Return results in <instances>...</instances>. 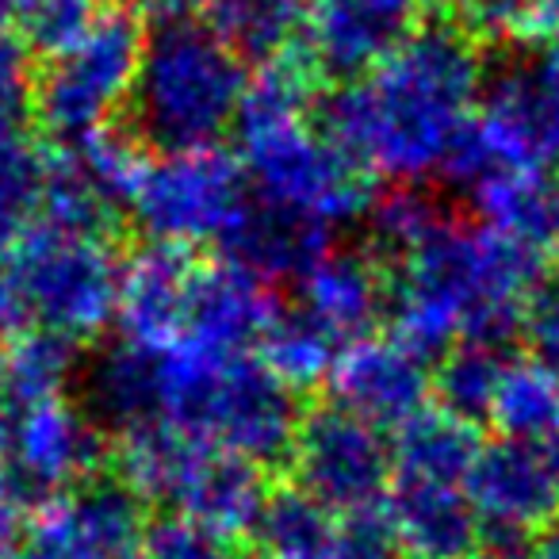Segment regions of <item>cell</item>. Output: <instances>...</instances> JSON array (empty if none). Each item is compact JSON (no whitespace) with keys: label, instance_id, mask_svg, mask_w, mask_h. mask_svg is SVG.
I'll return each mask as SVG.
<instances>
[{"label":"cell","instance_id":"e0dca14e","mask_svg":"<svg viewBox=\"0 0 559 559\" xmlns=\"http://www.w3.org/2000/svg\"><path fill=\"white\" fill-rule=\"evenodd\" d=\"M195 269H200L195 249L169 246V241H142L131 253H123L116 307L119 334L154 349H173L185 322Z\"/></svg>","mask_w":559,"mask_h":559},{"label":"cell","instance_id":"4dcf8cb0","mask_svg":"<svg viewBox=\"0 0 559 559\" xmlns=\"http://www.w3.org/2000/svg\"><path fill=\"white\" fill-rule=\"evenodd\" d=\"M81 349L85 345L62 334H24L16 342H4V365H9L12 388H16L24 411L35 403L62 399L66 383L81 368Z\"/></svg>","mask_w":559,"mask_h":559},{"label":"cell","instance_id":"cb8c5ba5","mask_svg":"<svg viewBox=\"0 0 559 559\" xmlns=\"http://www.w3.org/2000/svg\"><path fill=\"white\" fill-rule=\"evenodd\" d=\"M391 452H395V479L467 487L475 460L483 452V429L429 403L411 421L391 429Z\"/></svg>","mask_w":559,"mask_h":559},{"label":"cell","instance_id":"f546056e","mask_svg":"<svg viewBox=\"0 0 559 559\" xmlns=\"http://www.w3.org/2000/svg\"><path fill=\"white\" fill-rule=\"evenodd\" d=\"M43 185H47V154L32 134L0 139V257L9 253L27 226L39 223Z\"/></svg>","mask_w":559,"mask_h":559},{"label":"cell","instance_id":"ee69618b","mask_svg":"<svg viewBox=\"0 0 559 559\" xmlns=\"http://www.w3.org/2000/svg\"><path fill=\"white\" fill-rule=\"evenodd\" d=\"M403 559H406V556H403Z\"/></svg>","mask_w":559,"mask_h":559},{"label":"cell","instance_id":"7a4b0ae2","mask_svg":"<svg viewBox=\"0 0 559 559\" xmlns=\"http://www.w3.org/2000/svg\"><path fill=\"white\" fill-rule=\"evenodd\" d=\"M246 85L249 62L203 20L150 27L123 123L154 154L223 146Z\"/></svg>","mask_w":559,"mask_h":559},{"label":"cell","instance_id":"9a60e30c","mask_svg":"<svg viewBox=\"0 0 559 559\" xmlns=\"http://www.w3.org/2000/svg\"><path fill=\"white\" fill-rule=\"evenodd\" d=\"M334 230L337 226L322 223V218L299 215V211L276 207V203L253 195L246 211L215 241V257L253 276L264 288L292 292L307 276V269L330 246H337Z\"/></svg>","mask_w":559,"mask_h":559},{"label":"cell","instance_id":"7402d4cb","mask_svg":"<svg viewBox=\"0 0 559 559\" xmlns=\"http://www.w3.org/2000/svg\"><path fill=\"white\" fill-rule=\"evenodd\" d=\"M345 349H349V342L292 292H284V299H276L269 322H264L261 342H257V357L280 380L292 383L299 395L326 388L330 372H334Z\"/></svg>","mask_w":559,"mask_h":559},{"label":"cell","instance_id":"52a82bcc","mask_svg":"<svg viewBox=\"0 0 559 559\" xmlns=\"http://www.w3.org/2000/svg\"><path fill=\"white\" fill-rule=\"evenodd\" d=\"M253 200L238 150H188L146 162L131 203V226L146 241L169 246H215L223 230Z\"/></svg>","mask_w":559,"mask_h":559},{"label":"cell","instance_id":"1f68e13d","mask_svg":"<svg viewBox=\"0 0 559 559\" xmlns=\"http://www.w3.org/2000/svg\"><path fill=\"white\" fill-rule=\"evenodd\" d=\"M139 559H261L257 548L241 536L218 533L180 513H162L150 521L142 536Z\"/></svg>","mask_w":559,"mask_h":559},{"label":"cell","instance_id":"7c38bea8","mask_svg":"<svg viewBox=\"0 0 559 559\" xmlns=\"http://www.w3.org/2000/svg\"><path fill=\"white\" fill-rule=\"evenodd\" d=\"M475 116L510 165L559 169V43H518L483 66Z\"/></svg>","mask_w":559,"mask_h":559},{"label":"cell","instance_id":"3957f363","mask_svg":"<svg viewBox=\"0 0 559 559\" xmlns=\"http://www.w3.org/2000/svg\"><path fill=\"white\" fill-rule=\"evenodd\" d=\"M123 253L119 238L32 223L0 257V342L62 334L88 345L116 322Z\"/></svg>","mask_w":559,"mask_h":559},{"label":"cell","instance_id":"ac0fdd59","mask_svg":"<svg viewBox=\"0 0 559 559\" xmlns=\"http://www.w3.org/2000/svg\"><path fill=\"white\" fill-rule=\"evenodd\" d=\"M81 406L104 433H131L165 418V383H169V349L131 342L104 345L81 368Z\"/></svg>","mask_w":559,"mask_h":559},{"label":"cell","instance_id":"f1b7e54d","mask_svg":"<svg viewBox=\"0 0 559 559\" xmlns=\"http://www.w3.org/2000/svg\"><path fill=\"white\" fill-rule=\"evenodd\" d=\"M490 426L502 437L551 441L559 437V372L533 357H518L498 391Z\"/></svg>","mask_w":559,"mask_h":559},{"label":"cell","instance_id":"60d3db41","mask_svg":"<svg viewBox=\"0 0 559 559\" xmlns=\"http://www.w3.org/2000/svg\"><path fill=\"white\" fill-rule=\"evenodd\" d=\"M0 559H43V556L27 544V536H16V540H0Z\"/></svg>","mask_w":559,"mask_h":559},{"label":"cell","instance_id":"484cf974","mask_svg":"<svg viewBox=\"0 0 559 559\" xmlns=\"http://www.w3.org/2000/svg\"><path fill=\"white\" fill-rule=\"evenodd\" d=\"M518 357V345L460 337L433 365V403L483 429L495 414L498 391H502Z\"/></svg>","mask_w":559,"mask_h":559},{"label":"cell","instance_id":"ab89813d","mask_svg":"<svg viewBox=\"0 0 559 559\" xmlns=\"http://www.w3.org/2000/svg\"><path fill=\"white\" fill-rule=\"evenodd\" d=\"M525 559H559V521H551L548 528H540L533 540V548H528Z\"/></svg>","mask_w":559,"mask_h":559},{"label":"cell","instance_id":"d590c367","mask_svg":"<svg viewBox=\"0 0 559 559\" xmlns=\"http://www.w3.org/2000/svg\"><path fill=\"white\" fill-rule=\"evenodd\" d=\"M326 559H403L388 510L376 506V510L337 518L334 536L326 544Z\"/></svg>","mask_w":559,"mask_h":559},{"label":"cell","instance_id":"2e32d148","mask_svg":"<svg viewBox=\"0 0 559 559\" xmlns=\"http://www.w3.org/2000/svg\"><path fill=\"white\" fill-rule=\"evenodd\" d=\"M276 296L272 288L257 284L253 276L238 272L234 264L200 261L188 292L185 322L173 349L195 353V357H246L257 353Z\"/></svg>","mask_w":559,"mask_h":559},{"label":"cell","instance_id":"4316f807","mask_svg":"<svg viewBox=\"0 0 559 559\" xmlns=\"http://www.w3.org/2000/svg\"><path fill=\"white\" fill-rule=\"evenodd\" d=\"M307 0H203V24L223 35L249 66L296 47L304 35Z\"/></svg>","mask_w":559,"mask_h":559},{"label":"cell","instance_id":"277c9868","mask_svg":"<svg viewBox=\"0 0 559 559\" xmlns=\"http://www.w3.org/2000/svg\"><path fill=\"white\" fill-rule=\"evenodd\" d=\"M304 399L257 353L246 357H195L169 349L165 418L188 437L218 452L253 460L264 472L288 467Z\"/></svg>","mask_w":559,"mask_h":559},{"label":"cell","instance_id":"8992f818","mask_svg":"<svg viewBox=\"0 0 559 559\" xmlns=\"http://www.w3.org/2000/svg\"><path fill=\"white\" fill-rule=\"evenodd\" d=\"M111 467L108 433L66 399L35 403L0 429V525L27 528L35 513Z\"/></svg>","mask_w":559,"mask_h":559},{"label":"cell","instance_id":"8fae6325","mask_svg":"<svg viewBox=\"0 0 559 559\" xmlns=\"http://www.w3.org/2000/svg\"><path fill=\"white\" fill-rule=\"evenodd\" d=\"M467 495L479 513V551L525 559L536 533L559 521V475L548 441H521L502 433L483 441Z\"/></svg>","mask_w":559,"mask_h":559},{"label":"cell","instance_id":"603a6c76","mask_svg":"<svg viewBox=\"0 0 559 559\" xmlns=\"http://www.w3.org/2000/svg\"><path fill=\"white\" fill-rule=\"evenodd\" d=\"M487 226L506 238L551 257L559 253V169L506 165L490 185L472 195Z\"/></svg>","mask_w":559,"mask_h":559},{"label":"cell","instance_id":"5bb4252c","mask_svg":"<svg viewBox=\"0 0 559 559\" xmlns=\"http://www.w3.org/2000/svg\"><path fill=\"white\" fill-rule=\"evenodd\" d=\"M326 399L380 429H399L433 403V360L395 334H372L342 353Z\"/></svg>","mask_w":559,"mask_h":559},{"label":"cell","instance_id":"9c48e42d","mask_svg":"<svg viewBox=\"0 0 559 559\" xmlns=\"http://www.w3.org/2000/svg\"><path fill=\"white\" fill-rule=\"evenodd\" d=\"M284 472L334 518L376 510L395 479L391 433L322 399L304 411Z\"/></svg>","mask_w":559,"mask_h":559},{"label":"cell","instance_id":"b9f144b4","mask_svg":"<svg viewBox=\"0 0 559 559\" xmlns=\"http://www.w3.org/2000/svg\"><path fill=\"white\" fill-rule=\"evenodd\" d=\"M548 452H551V464H556V475H559V437H551L548 441Z\"/></svg>","mask_w":559,"mask_h":559},{"label":"cell","instance_id":"44dd1931","mask_svg":"<svg viewBox=\"0 0 559 559\" xmlns=\"http://www.w3.org/2000/svg\"><path fill=\"white\" fill-rule=\"evenodd\" d=\"M272 495L269 472L253 460H241L234 452L203 449L200 464L192 467L177 506L169 513L192 518L218 533H230L249 540L264 502Z\"/></svg>","mask_w":559,"mask_h":559},{"label":"cell","instance_id":"d6a6232c","mask_svg":"<svg viewBox=\"0 0 559 559\" xmlns=\"http://www.w3.org/2000/svg\"><path fill=\"white\" fill-rule=\"evenodd\" d=\"M104 0H27L16 24L35 58L47 62V58L62 55L66 47H73L96 24Z\"/></svg>","mask_w":559,"mask_h":559},{"label":"cell","instance_id":"836d02e7","mask_svg":"<svg viewBox=\"0 0 559 559\" xmlns=\"http://www.w3.org/2000/svg\"><path fill=\"white\" fill-rule=\"evenodd\" d=\"M35 88H39V58L24 35L0 32V139L35 131Z\"/></svg>","mask_w":559,"mask_h":559},{"label":"cell","instance_id":"ffe728a7","mask_svg":"<svg viewBox=\"0 0 559 559\" xmlns=\"http://www.w3.org/2000/svg\"><path fill=\"white\" fill-rule=\"evenodd\" d=\"M383 510L406 559H467L479 551V513L460 483L391 479Z\"/></svg>","mask_w":559,"mask_h":559},{"label":"cell","instance_id":"d6986e66","mask_svg":"<svg viewBox=\"0 0 559 559\" xmlns=\"http://www.w3.org/2000/svg\"><path fill=\"white\" fill-rule=\"evenodd\" d=\"M292 296L304 299L353 345L388 326V264L368 246H330L292 288Z\"/></svg>","mask_w":559,"mask_h":559},{"label":"cell","instance_id":"83f0119b","mask_svg":"<svg viewBox=\"0 0 559 559\" xmlns=\"http://www.w3.org/2000/svg\"><path fill=\"white\" fill-rule=\"evenodd\" d=\"M334 525L337 518L326 506H319L307 490L288 483V487H272L269 502L249 533V544L261 559H304L326 548Z\"/></svg>","mask_w":559,"mask_h":559},{"label":"cell","instance_id":"74e56055","mask_svg":"<svg viewBox=\"0 0 559 559\" xmlns=\"http://www.w3.org/2000/svg\"><path fill=\"white\" fill-rule=\"evenodd\" d=\"M20 414H24V403H20L16 388H12L9 365H4V345H0V429H9Z\"/></svg>","mask_w":559,"mask_h":559},{"label":"cell","instance_id":"d4e9b609","mask_svg":"<svg viewBox=\"0 0 559 559\" xmlns=\"http://www.w3.org/2000/svg\"><path fill=\"white\" fill-rule=\"evenodd\" d=\"M456 218L452 203L441 192L429 188V180H395L391 188L372 195L365 211V246L383 264H395L411 257L418 246H426L441 226Z\"/></svg>","mask_w":559,"mask_h":559},{"label":"cell","instance_id":"30bf717a","mask_svg":"<svg viewBox=\"0 0 559 559\" xmlns=\"http://www.w3.org/2000/svg\"><path fill=\"white\" fill-rule=\"evenodd\" d=\"M150 150L127 123H111L78 146L50 150L43 185V223L119 238L146 173Z\"/></svg>","mask_w":559,"mask_h":559},{"label":"cell","instance_id":"ba28073f","mask_svg":"<svg viewBox=\"0 0 559 559\" xmlns=\"http://www.w3.org/2000/svg\"><path fill=\"white\" fill-rule=\"evenodd\" d=\"M257 200L299 215L322 218L330 226L360 223L372 203V173L345 157L314 123L269 134L238 146Z\"/></svg>","mask_w":559,"mask_h":559},{"label":"cell","instance_id":"8d00e7d4","mask_svg":"<svg viewBox=\"0 0 559 559\" xmlns=\"http://www.w3.org/2000/svg\"><path fill=\"white\" fill-rule=\"evenodd\" d=\"M142 24L150 27H173V24H188V20H203V0H139Z\"/></svg>","mask_w":559,"mask_h":559},{"label":"cell","instance_id":"4fadbf2b","mask_svg":"<svg viewBox=\"0 0 559 559\" xmlns=\"http://www.w3.org/2000/svg\"><path fill=\"white\" fill-rule=\"evenodd\" d=\"M146 510V498L108 467L35 513L24 536L43 559H139Z\"/></svg>","mask_w":559,"mask_h":559},{"label":"cell","instance_id":"7bdbcfd3","mask_svg":"<svg viewBox=\"0 0 559 559\" xmlns=\"http://www.w3.org/2000/svg\"><path fill=\"white\" fill-rule=\"evenodd\" d=\"M467 559H502V556H487V551H475V556H467Z\"/></svg>","mask_w":559,"mask_h":559},{"label":"cell","instance_id":"f35d334b","mask_svg":"<svg viewBox=\"0 0 559 559\" xmlns=\"http://www.w3.org/2000/svg\"><path fill=\"white\" fill-rule=\"evenodd\" d=\"M533 32L548 43H559V0H533Z\"/></svg>","mask_w":559,"mask_h":559},{"label":"cell","instance_id":"e575fe53","mask_svg":"<svg viewBox=\"0 0 559 559\" xmlns=\"http://www.w3.org/2000/svg\"><path fill=\"white\" fill-rule=\"evenodd\" d=\"M521 349L525 357L559 372V269H544V276L528 292L521 314Z\"/></svg>","mask_w":559,"mask_h":559},{"label":"cell","instance_id":"6da1fadb","mask_svg":"<svg viewBox=\"0 0 559 559\" xmlns=\"http://www.w3.org/2000/svg\"><path fill=\"white\" fill-rule=\"evenodd\" d=\"M479 39L456 20L414 35L368 78L326 85L314 127L368 173L391 180H437L479 108Z\"/></svg>","mask_w":559,"mask_h":559},{"label":"cell","instance_id":"5b68a950","mask_svg":"<svg viewBox=\"0 0 559 559\" xmlns=\"http://www.w3.org/2000/svg\"><path fill=\"white\" fill-rule=\"evenodd\" d=\"M146 24L134 9H104L96 24L62 55L39 66L35 134L50 150L78 146L104 127L123 123L139 78Z\"/></svg>","mask_w":559,"mask_h":559}]
</instances>
